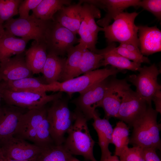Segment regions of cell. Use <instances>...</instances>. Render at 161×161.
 <instances>
[{"instance_id": "cell-2", "label": "cell", "mask_w": 161, "mask_h": 161, "mask_svg": "<svg viewBox=\"0 0 161 161\" xmlns=\"http://www.w3.org/2000/svg\"><path fill=\"white\" fill-rule=\"evenodd\" d=\"M74 112L75 121L63 144L72 155L82 156L88 161H97L93 154L95 142L90 133L87 120L77 109Z\"/></svg>"}, {"instance_id": "cell-9", "label": "cell", "mask_w": 161, "mask_h": 161, "mask_svg": "<svg viewBox=\"0 0 161 161\" xmlns=\"http://www.w3.org/2000/svg\"><path fill=\"white\" fill-rule=\"evenodd\" d=\"M45 40L47 53L63 56L79 39L76 34L52 20L46 31Z\"/></svg>"}, {"instance_id": "cell-1", "label": "cell", "mask_w": 161, "mask_h": 161, "mask_svg": "<svg viewBox=\"0 0 161 161\" xmlns=\"http://www.w3.org/2000/svg\"><path fill=\"white\" fill-rule=\"evenodd\" d=\"M13 136L30 141L41 148L55 144L50 134L47 109L44 106L23 113Z\"/></svg>"}, {"instance_id": "cell-35", "label": "cell", "mask_w": 161, "mask_h": 161, "mask_svg": "<svg viewBox=\"0 0 161 161\" xmlns=\"http://www.w3.org/2000/svg\"><path fill=\"white\" fill-rule=\"evenodd\" d=\"M119 157L120 161H145L143 149L137 146L126 148Z\"/></svg>"}, {"instance_id": "cell-21", "label": "cell", "mask_w": 161, "mask_h": 161, "mask_svg": "<svg viewBox=\"0 0 161 161\" xmlns=\"http://www.w3.org/2000/svg\"><path fill=\"white\" fill-rule=\"evenodd\" d=\"M93 119L94 122L92 125L98 135V144L101 152L100 160H102L112 155L109 146L112 143L113 129L109 120L101 118L96 111Z\"/></svg>"}, {"instance_id": "cell-42", "label": "cell", "mask_w": 161, "mask_h": 161, "mask_svg": "<svg viewBox=\"0 0 161 161\" xmlns=\"http://www.w3.org/2000/svg\"><path fill=\"white\" fill-rule=\"evenodd\" d=\"M5 31L3 26L0 24V34L3 33Z\"/></svg>"}, {"instance_id": "cell-45", "label": "cell", "mask_w": 161, "mask_h": 161, "mask_svg": "<svg viewBox=\"0 0 161 161\" xmlns=\"http://www.w3.org/2000/svg\"><path fill=\"white\" fill-rule=\"evenodd\" d=\"M1 83L0 82V100L1 99Z\"/></svg>"}, {"instance_id": "cell-13", "label": "cell", "mask_w": 161, "mask_h": 161, "mask_svg": "<svg viewBox=\"0 0 161 161\" xmlns=\"http://www.w3.org/2000/svg\"><path fill=\"white\" fill-rule=\"evenodd\" d=\"M148 106L145 100L129 88L123 93L116 117L132 127L134 122L144 114Z\"/></svg>"}, {"instance_id": "cell-30", "label": "cell", "mask_w": 161, "mask_h": 161, "mask_svg": "<svg viewBox=\"0 0 161 161\" xmlns=\"http://www.w3.org/2000/svg\"><path fill=\"white\" fill-rule=\"evenodd\" d=\"M103 56L95 53L86 48L83 50L77 70L76 77L97 69L101 67Z\"/></svg>"}, {"instance_id": "cell-26", "label": "cell", "mask_w": 161, "mask_h": 161, "mask_svg": "<svg viewBox=\"0 0 161 161\" xmlns=\"http://www.w3.org/2000/svg\"><path fill=\"white\" fill-rule=\"evenodd\" d=\"M86 48L79 43L68 50L64 70L59 82H64L76 77L82 53Z\"/></svg>"}, {"instance_id": "cell-23", "label": "cell", "mask_w": 161, "mask_h": 161, "mask_svg": "<svg viewBox=\"0 0 161 161\" xmlns=\"http://www.w3.org/2000/svg\"><path fill=\"white\" fill-rule=\"evenodd\" d=\"M27 43L23 38H16L5 30L0 34V63L24 52Z\"/></svg>"}, {"instance_id": "cell-7", "label": "cell", "mask_w": 161, "mask_h": 161, "mask_svg": "<svg viewBox=\"0 0 161 161\" xmlns=\"http://www.w3.org/2000/svg\"><path fill=\"white\" fill-rule=\"evenodd\" d=\"M38 19L32 15L27 19L12 18L3 25L5 31L28 42L34 40L38 43L45 42L46 31L50 21Z\"/></svg>"}, {"instance_id": "cell-43", "label": "cell", "mask_w": 161, "mask_h": 161, "mask_svg": "<svg viewBox=\"0 0 161 161\" xmlns=\"http://www.w3.org/2000/svg\"><path fill=\"white\" fill-rule=\"evenodd\" d=\"M4 157L0 148V161H3Z\"/></svg>"}, {"instance_id": "cell-3", "label": "cell", "mask_w": 161, "mask_h": 161, "mask_svg": "<svg viewBox=\"0 0 161 161\" xmlns=\"http://www.w3.org/2000/svg\"><path fill=\"white\" fill-rule=\"evenodd\" d=\"M158 112L148 106L144 114L133 124L129 143L142 148L160 150V126L157 120Z\"/></svg>"}, {"instance_id": "cell-22", "label": "cell", "mask_w": 161, "mask_h": 161, "mask_svg": "<svg viewBox=\"0 0 161 161\" xmlns=\"http://www.w3.org/2000/svg\"><path fill=\"white\" fill-rule=\"evenodd\" d=\"M47 55L45 42L34 41L30 47L25 52L27 65L33 74L41 73Z\"/></svg>"}, {"instance_id": "cell-8", "label": "cell", "mask_w": 161, "mask_h": 161, "mask_svg": "<svg viewBox=\"0 0 161 161\" xmlns=\"http://www.w3.org/2000/svg\"><path fill=\"white\" fill-rule=\"evenodd\" d=\"M1 84V98L8 105L28 110L41 108L62 97L61 92L47 95L45 92L14 91L4 87Z\"/></svg>"}, {"instance_id": "cell-4", "label": "cell", "mask_w": 161, "mask_h": 161, "mask_svg": "<svg viewBox=\"0 0 161 161\" xmlns=\"http://www.w3.org/2000/svg\"><path fill=\"white\" fill-rule=\"evenodd\" d=\"M122 71L112 66L96 69L64 82L46 84V91L65 92L71 98L73 94H80L94 84Z\"/></svg>"}, {"instance_id": "cell-5", "label": "cell", "mask_w": 161, "mask_h": 161, "mask_svg": "<svg viewBox=\"0 0 161 161\" xmlns=\"http://www.w3.org/2000/svg\"><path fill=\"white\" fill-rule=\"evenodd\" d=\"M47 118L54 143L56 145L63 144L65 134L75 119V113L70 110L68 100L61 97L52 101L51 106L47 109Z\"/></svg>"}, {"instance_id": "cell-36", "label": "cell", "mask_w": 161, "mask_h": 161, "mask_svg": "<svg viewBox=\"0 0 161 161\" xmlns=\"http://www.w3.org/2000/svg\"><path fill=\"white\" fill-rule=\"evenodd\" d=\"M138 7L152 13L159 20L161 19V0H140Z\"/></svg>"}, {"instance_id": "cell-24", "label": "cell", "mask_w": 161, "mask_h": 161, "mask_svg": "<svg viewBox=\"0 0 161 161\" xmlns=\"http://www.w3.org/2000/svg\"><path fill=\"white\" fill-rule=\"evenodd\" d=\"M66 58L47 53V58L42 73L46 82L50 84L58 82L63 72Z\"/></svg>"}, {"instance_id": "cell-44", "label": "cell", "mask_w": 161, "mask_h": 161, "mask_svg": "<svg viewBox=\"0 0 161 161\" xmlns=\"http://www.w3.org/2000/svg\"><path fill=\"white\" fill-rule=\"evenodd\" d=\"M69 161H80L73 156L72 157V158L70 159Z\"/></svg>"}, {"instance_id": "cell-16", "label": "cell", "mask_w": 161, "mask_h": 161, "mask_svg": "<svg viewBox=\"0 0 161 161\" xmlns=\"http://www.w3.org/2000/svg\"><path fill=\"white\" fill-rule=\"evenodd\" d=\"M83 2L93 5L103 9L106 13L102 18L98 20L97 23L104 28L109 25L112 20L114 19L123 10L130 7H138L139 0H81Z\"/></svg>"}, {"instance_id": "cell-20", "label": "cell", "mask_w": 161, "mask_h": 161, "mask_svg": "<svg viewBox=\"0 0 161 161\" xmlns=\"http://www.w3.org/2000/svg\"><path fill=\"white\" fill-rule=\"evenodd\" d=\"M115 44L114 43L109 44L105 48L101 49H96L94 52L103 56L101 66L110 65L120 70L127 69L139 71L141 68V64L131 61L116 52L113 49Z\"/></svg>"}, {"instance_id": "cell-39", "label": "cell", "mask_w": 161, "mask_h": 161, "mask_svg": "<svg viewBox=\"0 0 161 161\" xmlns=\"http://www.w3.org/2000/svg\"><path fill=\"white\" fill-rule=\"evenodd\" d=\"M155 105V110L158 113H161V90L157 91L153 96L152 101Z\"/></svg>"}, {"instance_id": "cell-38", "label": "cell", "mask_w": 161, "mask_h": 161, "mask_svg": "<svg viewBox=\"0 0 161 161\" xmlns=\"http://www.w3.org/2000/svg\"><path fill=\"white\" fill-rule=\"evenodd\" d=\"M143 149L145 161H161L156 153V149L152 148Z\"/></svg>"}, {"instance_id": "cell-12", "label": "cell", "mask_w": 161, "mask_h": 161, "mask_svg": "<svg viewBox=\"0 0 161 161\" xmlns=\"http://www.w3.org/2000/svg\"><path fill=\"white\" fill-rule=\"evenodd\" d=\"M0 148L5 158L33 161L40 154L42 148L23 139L13 136L1 141Z\"/></svg>"}, {"instance_id": "cell-31", "label": "cell", "mask_w": 161, "mask_h": 161, "mask_svg": "<svg viewBox=\"0 0 161 161\" xmlns=\"http://www.w3.org/2000/svg\"><path fill=\"white\" fill-rule=\"evenodd\" d=\"M81 15L92 34L97 39L99 32L103 30V28L99 27L95 21V18H100L101 17L100 10L93 5L84 2L82 5Z\"/></svg>"}, {"instance_id": "cell-41", "label": "cell", "mask_w": 161, "mask_h": 161, "mask_svg": "<svg viewBox=\"0 0 161 161\" xmlns=\"http://www.w3.org/2000/svg\"><path fill=\"white\" fill-rule=\"evenodd\" d=\"M3 161H30L28 160H12L4 157Z\"/></svg>"}, {"instance_id": "cell-6", "label": "cell", "mask_w": 161, "mask_h": 161, "mask_svg": "<svg viewBox=\"0 0 161 161\" xmlns=\"http://www.w3.org/2000/svg\"><path fill=\"white\" fill-rule=\"evenodd\" d=\"M139 13L123 12L114 20L111 24L103 28L105 37L109 44L114 42L126 43L138 47V28L134 23Z\"/></svg>"}, {"instance_id": "cell-27", "label": "cell", "mask_w": 161, "mask_h": 161, "mask_svg": "<svg viewBox=\"0 0 161 161\" xmlns=\"http://www.w3.org/2000/svg\"><path fill=\"white\" fill-rule=\"evenodd\" d=\"M4 88L14 91H33L46 92L45 84L32 77L9 81L0 82Z\"/></svg>"}, {"instance_id": "cell-33", "label": "cell", "mask_w": 161, "mask_h": 161, "mask_svg": "<svg viewBox=\"0 0 161 161\" xmlns=\"http://www.w3.org/2000/svg\"><path fill=\"white\" fill-rule=\"evenodd\" d=\"M22 0H0V24L9 21L18 14L19 6Z\"/></svg>"}, {"instance_id": "cell-34", "label": "cell", "mask_w": 161, "mask_h": 161, "mask_svg": "<svg viewBox=\"0 0 161 161\" xmlns=\"http://www.w3.org/2000/svg\"><path fill=\"white\" fill-rule=\"evenodd\" d=\"M81 17V23L78 32L80 37L78 42L90 51L94 52L96 49V44L97 39L92 34L82 16Z\"/></svg>"}, {"instance_id": "cell-28", "label": "cell", "mask_w": 161, "mask_h": 161, "mask_svg": "<svg viewBox=\"0 0 161 161\" xmlns=\"http://www.w3.org/2000/svg\"><path fill=\"white\" fill-rule=\"evenodd\" d=\"M72 157L63 144H54L42 148L33 161H69Z\"/></svg>"}, {"instance_id": "cell-40", "label": "cell", "mask_w": 161, "mask_h": 161, "mask_svg": "<svg viewBox=\"0 0 161 161\" xmlns=\"http://www.w3.org/2000/svg\"><path fill=\"white\" fill-rule=\"evenodd\" d=\"M117 156L115 155H110L100 161H120Z\"/></svg>"}, {"instance_id": "cell-10", "label": "cell", "mask_w": 161, "mask_h": 161, "mask_svg": "<svg viewBox=\"0 0 161 161\" xmlns=\"http://www.w3.org/2000/svg\"><path fill=\"white\" fill-rule=\"evenodd\" d=\"M137 75H130L128 80L136 87V92L151 106L152 98L155 93L161 90L158 83L157 77L160 71L154 64L149 66L141 67Z\"/></svg>"}, {"instance_id": "cell-15", "label": "cell", "mask_w": 161, "mask_h": 161, "mask_svg": "<svg viewBox=\"0 0 161 161\" xmlns=\"http://www.w3.org/2000/svg\"><path fill=\"white\" fill-rule=\"evenodd\" d=\"M25 60V51L0 63V82L32 77Z\"/></svg>"}, {"instance_id": "cell-25", "label": "cell", "mask_w": 161, "mask_h": 161, "mask_svg": "<svg viewBox=\"0 0 161 161\" xmlns=\"http://www.w3.org/2000/svg\"><path fill=\"white\" fill-rule=\"evenodd\" d=\"M71 2L69 0H42L32 10V15L41 20H53L56 13L63 7L70 5Z\"/></svg>"}, {"instance_id": "cell-37", "label": "cell", "mask_w": 161, "mask_h": 161, "mask_svg": "<svg viewBox=\"0 0 161 161\" xmlns=\"http://www.w3.org/2000/svg\"><path fill=\"white\" fill-rule=\"evenodd\" d=\"M42 0H24L20 4L18 9L19 18L27 19L30 16V10L35 9Z\"/></svg>"}, {"instance_id": "cell-18", "label": "cell", "mask_w": 161, "mask_h": 161, "mask_svg": "<svg viewBox=\"0 0 161 161\" xmlns=\"http://www.w3.org/2000/svg\"><path fill=\"white\" fill-rule=\"evenodd\" d=\"M83 3L80 0L77 4L63 7L55 15L53 21L76 34L82 21Z\"/></svg>"}, {"instance_id": "cell-17", "label": "cell", "mask_w": 161, "mask_h": 161, "mask_svg": "<svg viewBox=\"0 0 161 161\" xmlns=\"http://www.w3.org/2000/svg\"><path fill=\"white\" fill-rule=\"evenodd\" d=\"M141 53L148 56L161 51V31L156 26H137Z\"/></svg>"}, {"instance_id": "cell-32", "label": "cell", "mask_w": 161, "mask_h": 161, "mask_svg": "<svg viewBox=\"0 0 161 161\" xmlns=\"http://www.w3.org/2000/svg\"><path fill=\"white\" fill-rule=\"evenodd\" d=\"M113 49L118 54L135 63L140 64L142 63H150L149 60L141 53L138 47L131 44L120 43L117 47L115 44Z\"/></svg>"}, {"instance_id": "cell-14", "label": "cell", "mask_w": 161, "mask_h": 161, "mask_svg": "<svg viewBox=\"0 0 161 161\" xmlns=\"http://www.w3.org/2000/svg\"><path fill=\"white\" fill-rule=\"evenodd\" d=\"M130 86L126 79L115 78L109 80L103 97L98 105V107H102L104 111V118L109 120L111 117H116L123 93L130 88Z\"/></svg>"}, {"instance_id": "cell-11", "label": "cell", "mask_w": 161, "mask_h": 161, "mask_svg": "<svg viewBox=\"0 0 161 161\" xmlns=\"http://www.w3.org/2000/svg\"><path fill=\"white\" fill-rule=\"evenodd\" d=\"M109 77L80 94L71 102L87 120L93 119L95 109L103 99L109 80Z\"/></svg>"}, {"instance_id": "cell-29", "label": "cell", "mask_w": 161, "mask_h": 161, "mask_svg": "<svg viewBox=\"0 0 161 161\" xmlns=\"http://www.w3.org/2000/svg\"><path fill=\"white\" fill-rule=\"evenodd\" d=\"M129 126L122 121L118 122L113 129L112 143L115 146L114 155L119 157L128 147L129 143Z\"/></svg>"}, {"instance_id": "cell-19", "label": "cell", "mask_w": 161, "mask_h": 161, "mask_svg": "<svg viewBox=\"0 0 161 161\" xmlns=\"http://www.w3.org/2000/svg\"><path fill=\"white\" fill-rule=\"evenodd\" d=\"M8 105L0 108V141L13 136L21 116L25 112L24 109Z\"/></svg>"}]
</instances>
